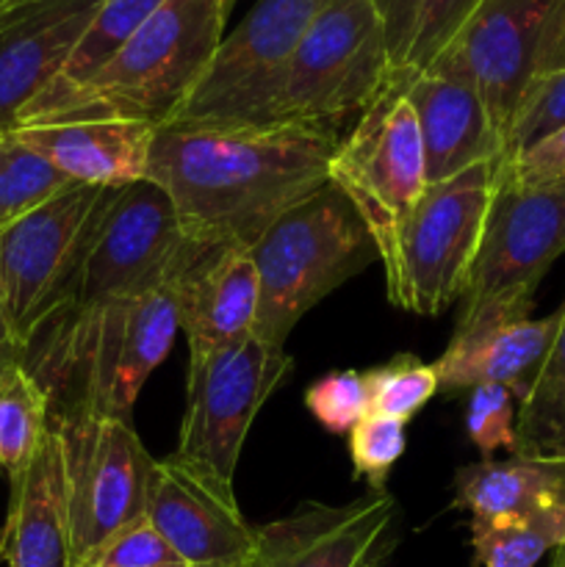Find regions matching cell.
Returning a JSON list of instances; mask_svg holds the SVG:
<instances>
[{
    "mask_svg": "<svg viewBox=\"0 0 565 567\" xmlns=\"http://www.w3.org/2000/svg\"><path fill=\"white\" fill-rule=\"evenodd\" d=\"M249 252L260 286L255 336L280 349L310 308L380 258L369 227L332 183L286 210Z\"/></svg>",
    "mask_w": 565,
    "mask_h": 567,
    "instance_id": "3",
    "label": "cell"
},
{
    "mask_svg": "<svg viewBox=\"0 0 565 567\" xmlns=\"http://www.w3.org/2000/svg\"><path fill=\"white\" fill-rule=\"evenodd\" d=\"M81 567H192L142 515L105 540Z\"/></svg>",
    "mask_w": 565,
    "mask_h": 567,
    "instance_id": "33",
    "label": "cell"
},
{
    "mask_svg": "<svg viewBox=\"0 0 565 567\" xmlns=\"http://www.w3.org/2000/svg\"><path fill=\"white\" fill-rule=\"evenodd\" d=\"M144 515L186 565H253L258 526L247 524L236 491L216 485L177 454L150 468Z\"/></svg>",
    "mask_w": 565,
    "mask_h": 567,
    "instance_id": "14",
    "label": "cell"
},
{
    "mask_svg": "<svg viewBox=\"0 0 565 567\" xmlns=\"http://www.w3.org/2000/svg\"><path fill=\"white\" fill-rule=\"evenodd\" d=\"M499 161H485L424 194L382 258L388 299L419 316H438L463 297L496 188Z\"/></svg>",
    "mask_w": 565,
    "mask_h": 567,
    "instance_id": "7",
    "label": "cell"
},
{
    "mask_svg": "<svg viewBox=\"0 0 565 567\" xmlns=\"http://www.w3.org/2000/svg\"><path fill=\"white\" fill-rule=\"evenodd\" d=\"M393 81L386 28L371 0H330L282 70L266 125H330L363 114Z\"/></svg>",
    "mask_w": 565,
    "mask_h": 567,
    "instance_id": "6",
    "label": "cell"
},
{
    "mask_svg": "<svg viewBox=\"0 0 565 567\" xmlns=\"http://www.w3.org/2000/svg\"><path fill=\"white\" fill-rule=\"evenodd\" d=\"M186 244L170 197L155 183L138 181L116 188L31 343L64 336L105 305L166 277Z\"/></svg>",
    "mask_w": 565,
    "mask_h": 567,
    "instance_id": "5",
    "label": "cell"
},
{
    "mask_svg": "<svg viewBox=\"0 0 565 567\" xmlns=\"http://www.w3.org/2000/svg\"><path fill=\"white\" fill-rule=\"evenodd\" d=\"M242 567H253V565H242Z\"/></svg>",
    "mask_w": 565,
    "mask_h": 567,
    "instance_id": "41",
    "label": "cell"
},
{
    "mask_svg": "<svg viewBox=\"0 0 565 567\" xmlns=\"http://www.w3.org/2000/svg\"><path fill=\"white\" fill-rule=\"evenodd\" d=\"M0 563H3V535H0Z\"/></svg>",
    "mask_w": 565,
    "mask_h": 567,
    "instance_id": "39",
    "label": "cell"
},
{
    "mask_svg": "<svg viewBox=\"0 0 565 567\" xmlns=\"http://www.w3.org/2000/svg\"><path fill=\"white\" fill-rule=\"evenodd\" d=\"M230 0H164L125 48L33 125L142 122L164 127L225 37Z\"/></svg>",
    "mask_w": 565,
    "mask_h": 567,
    "instance_id": "2",
    "label": "cell"
},
{
    "mask_svg": "<svg viewBox=\"0 0 565 567\" xmlns=\"http://www.w3.org/2000/svg\"><path fill=\"white\" fill-rule=\"evenodd\" d=\"M515 396L502 385H476L471 388L469 413H465V432L471 443L480 449L485 460L493 452L515 454Z\"/></svg>",
    "mask_w": 565,
    "mask_h": 567,
    "instance_id": "32",
    "label": "cell"
},
{
    "mask_svg": "<svg viewBox=\"0 0 565 567\" xmlns=\"http://www.w3.org/2000/svg\"><path fill=\"white\" fill-rule=\"evenodd\" d=\"M402 86L424 147L427 183H441L504 155V138L469 83L441 72H393Z\"/></svg>",
    "mask_w": 565,
    "mask_h": 567,
    "instance_id": "18",
    "label": "cell"
},
{
    "mask_svg": "<svg viewBox=\"0 0 565 567\" xmlns=\"http://www.w3.org/2000/svg\"><path fill=\"white\" fill-rule=\"evenodd\" d=\"M6 3V0H0V6H3Z\"/></svg>",
    "mask_w": 565,
    "mask_h": 567,
    "instance_id": "40",
    "label": "cell"
},
{
    "mask_svg": "<svg viewBox=\"0 0 565 567\" xmlns=\"http://www.w3.org/2000/svg\"><path fill=\"white\" fill-rule=\"evenodd\" d=\"M305 408L332 435H349L371 413L369 388L360 371H330L305 391Z\"/></svg>",
    "mask_w": 565,
    "mask_h": 567,
    "instance_id": "29",
    "label": "cell"
},
{
    "mask_svg": "<svg viewBox=\"0 0 565 567\" xmlns=\"http://www.w3.org/2000/svg\"><path fill=\"white\" fill-rule=\"evenodd\" d=\"M50 430V396L22 363L0 371V474L20 482L44 432Z\"/></svg>",
    "mask_w": 565,
    "mask_h": 567,
    "instance_id": "25",
    "label": "cell"
},
{
    "mask_svg": "<svg viewBox=\"0 0 565 567\" xmlns=\"http://www.w3.org/2000/svg\"><path fill=\"white\" fill-rule=\"evenodd\" d=\"M14 133L78 186L125 188L147 177L155 127L142 122H64L14 127Z\"/></svg>",
    "mask_w": 565,
    "mask_h": 567,
    "instance_id": "21",
    "label": "cell"
},
{
    "mask_svg": "<svg viewBox=\"0 0 565 567\" xmlns=\"http://www.w3.org/2000/svg\"><path fill=\"white\" fill-rule=\"evenodd\" d=\"M504 169L521 181H554L565 177V127L541 138L530 150L502 158Z\"/></svg>",
    "mask_w": 565,
    "mask_h": 567,
    "instance_id": "34",
    "label": "cell"
},
{
    "mask_svg": "<svg viewBox=\"0 0 565 567\" xmlns=\"http://www.w3.org/2000/svg\"><path fill=\"white\" fill-rule=\"evenodd\" d=\"M164 0H103L100 9L94 11L92 22L86 25V31L78 39L75 50L70 53L66 64L61 66L59 75L42 89L37 100L28 105L20 114L14 127H28L39 120L42 114H48L50 109H55L59 103H64L66 97L78 92V89L86 86L116 53L127 44V39L142 28V22L153 14Z\"/></svg>",
    "mask_w": 565,
    "mask_h": 567,
    "instance_id": "23",
    "label": "cell"
},
{
    "mask_svg": "<svg viewBox=\"0 0 565 567\" xmlns=\"http://www.w3.org/2000/svg\"><path fill=\"white\" fill-rule=\"evenodd\" d=\"M559 310L543 319H513L469 336H452L446 352L432 363L438 391L502 385L524 402L557 336Z\"/></svg>",
    "mask_w": 565,
    "mask_h": 567,
    "instance_id": "20",
    "label": "cell"
},
{
    "mask_svg": "<svg viewBox=\"0 0 565 567\" xmlns=\"http://www.w3.org/2000/svg\"><path fill=\"white\" fill-rule=\"evenodd\" d=\"M554 70H565V0H554L537 48L535 75Z\"/></svg>",
    "mask_w": 565,
    "mask_h": 567,
    "instance_id": "36",
    "label": "cell"
},
{
    "mask_svg": "<svg viewBox=\"0 0 565 567\" xmlns=\"http://www.w3.org/2000/svg\"><path fill=\"white\" fill-rule=\"evenodd\" d=\"M175 297L188 354L247 341L255 336L260 305L253 252L188 241L175 275Z\"/></svg>",
    "mask_w": 565,
    "mask_h": 567,
    "instance_id": "17",
    "label": "cell"
},
{
    "mask_svg": "<svg viewBox=\"0 0 565 567\" xmlns=\"http://www.w3.org/2000/svg\"><path fill=\"white\" fill-rule=\"evenodd\" d=\"M25 352H22V343L17 341L14 330H11V321L6 316L3 302H0V371L9 369V365L22 363Z\"/></svg>",
    "mask_w": 565,
    "mask_h": 567,
    "instance_id": "37",
    "label": "cell"
},
{
    "mask_svg": "<svg viewBox=\"0 0 565 567\" xmlns=\"http://www.w3.org/2000/svg\"><path fill=\"white\" fill-rule=\"evenodd\" d=\"M327 177L369 227L380 260L386 258L427 188L419 122L397 78L338 142Z\"/></svg>",
    "mask_w": 565,
    "mask_h": 567,
    "instance_id": "10",
    "label": "cell"
},
{
    "mask_svg": "<svg viewBox=\"0 0 565 567\" xmlns=\"http://www.w3.org/2000/svg\"><path fill=\"white\" fill-rule=\"evenodd\" d=\"M230 6H233V0H230Z\"/></svg>",
    "mask_w": 565,
    "mask_h": 567,
    "instance_id": "43",
    "label": "cell"
},
{
    "mask_svg": "<svg viewBox=\"0 0 565 567\" xmlns=\"http://www.w3.org/2000/svg\"><path fill=\"white\" fill-rule=\"evenodd\" d=\"M386 28L388 55H391L393 72H399L408 61L410 42H413L415 17H419L421 0H371Z\"/></svg>",
    "mask_w": 565,
    "mask_h": 567,
    "instance_id": "35",
    "label": "cell"
},
{
    "mask_svg": "<svg viewBox=\"0 0 565 567\" xmlns=\"http://www.w3.org/2000/svg\"><path fill=\"white\" fill-rule=\"evenodd\" d=\"M369 388L371 413L388 415L408 424L427 402L438 393V374L432 363L402 354L388 363L363 371Z\"/></svg>",
    "mask_w": 565,
    "mask_h": 567,
    "instance_id": "27",
    "label": "cell"
},
{
    "mask_svg": "<svg viewBox=\"0 0 565 567\" xmlns=\"http://www.w3.org/2000/svg\"><path fill=\"white\" fill-rule=\"evenodd\" d=\"M552 349L515 415V454L565 465V302Z\"/></svg>",
    "mask_w": 565,
    "mask_h": 567,
    "instance_id": "24",
    "label": "cell"
},
{
    "mask_svg": "<svg viewBox=\"0 0 565 567\" xmlns=\"http://www.w3.org/2000/svg\"><path fill=\"white\" fill-rule=\"evenodd\" d=\"M291 369L294 360L286 349L271 347L258 336L188 354V402L177 457L216 485L236 491L233 482L249 426Z\"/></svg>",
    "mask_w": 565,
    "mask_h": 567,
    "instance_id": "8",
    "label": "cell"
},
{
    "mask_svg": "<svg viewBox=\"0 0 565 567\" xmlns=\"http://www.w3.org/2000/svg\"><path fill=\"white\" fill-rule=\"evenodd\" d=\"M552 567H565V548H557V551H554Z\"/></svg>",
    "mask_w": 565,
    "mask_h": 567,
    "instance_id": "38",
    "label": "cell"
},
{
    "mask_svg": "<svg viewBox=\"0 0 565 567\" xmlns=\"http://www.w3.org/2000/svg\"><path fill=\"white\" fill-rule=\"evenodd\" d=\"M397 502L371 491L341 507L302 504L291 515L258 526L253 567H371L393 540Z\"/></svg>",
    "mask_w": 565,
    "mask_h": 567,
    "instance_id": "15",
    "label": "cell"
},
{
    "mask_svg": "<svg viewBox=\"0 0 565 567\" xmlns=\"http://www.w3.org/2000/svg\"><path fill=\"white\" fill-rule=\"evenodd\" d=\"M64 446L72 567L144 515L155 460L125 419L50 415Z\"/></svg>",
    "mask_w": 565,
    "mask_h": 567,
    "instance_id": "11",
    "label": "cell"
},
{
    "mask_svg": "<svg viewBox=\"0 0 565 567\" xmlns=\"http://www.w3.org/2000/svg\"><path fill=\"white\" fill-rule=\"evenodd\" d=\"M371 567H382V565H371Z\"/></svg>",
    "mask_w": 565,
    "mask_h": 567,
    "instance_id": "42",
    "label": "cell"
},
{
    "mask_svg": "<svg viewBox=\"0 0 565 567\" xmlns=\"http://www.w3.org/2000/svg\"><path fill=\"white\" fill-rule=\"evenodd\" d=\"M0 535L9 567H72L64 446L53 421L25 474L11 485Z\"/></svg>",
    "mask_w": 565,
    "mask_h": 567,
    "instance_id": "19",
    "label": "cell"
},
{
    "mask_svg": "<svg viewBox=\"0 0 565 567\" xmlns=\"http://www.w3.org/2000/svg\"><path fill=\"white\" fill-rule=\"evenodd\" d=\"M480 3L482 0H421L408 61L399 72L402 75L424 72L446 50V44L458 37V31L480 9Z\"/></svg>",
    "mask_w": 565,
    "mask_h": 567,
    "instance_id": "31",
    "label": "cell"
},
{
    "mask_svg": "<svg viewBox=\"0 0 565 567\" xmlns=\"http://www.w3.org/2000/svg\"><path fill=\"white\" fill-rule=\"evenodd\" d=\"M554 0H482L427 70L469 83L502 138L535 75L543 25Z\"/></svg>",
    "mask_w": 565,
    "mask_h": 567,
    "instance_id": "13",
    "label": "cell"
},
{
    "mask_svg": "<svg viewBox=\"0 0 565 567\" xmlns=\"http://www.w3.org/2000/svg\"><path fill=\"white\" fill-rule=\"evenodd\" d=\"M559 127H565V70L537 72L521 94V103L504 136L502 158L524 153Z\"/></svg>",
    "mask_w": 565,
    "mask_h": 567,
    "instance_id": "28",
    "label": "cell"
},
{
    "mask_svg": "<svg viewBox=\"0 0 565 567\" xmlns=\"http://www.w3.org/2000/svg\"><path fill=\"white\" fill-rule=\"evenodd\" d=\"M330 125L155 127L147 177L186 241L253 249L286 210L330 183Z\"/></svg>",
    "mask_w": 565,
    "mask_h": 567,
    "instance_id": "1",
    "label": "cell"
},
{
    "mask_svg": "<svg viewBox=\"0 0 565 567\" xmlns=\"http://www.w3.org/2000/svg\"><path fill=\"white\" fill-rule=\"evenodd\" d=\"M454 507L471 513V526L532 520L565 509V465L510 454L482 460L454 474Z\"/></svg>",
    "mask_w": 565,
    "mask_h": 567,
    "instance_id": "22",
    "label": "cell"
},
{
    "mask_svg": "<svg viewBox=\"0 0 565 567\" xmlns=\"http://www.w3.org/2000/svg\"><path fill=\"white\" fill-rule=\"evenodd\" d=\"M565 252V177L521 181L496 166V188L471 264L454 336L526 319L535 291Z\"/></svg>",
    "mask_w": 565,
    "mask_h": 567,
    "instance_id": "4",
    "label": "cell"
},
{
    "mask_svg": "<svg viewBox=\"0 0 565 567\" xmlns=\"http://www.w3.org/2000/svg\"><path fill=\"white\" fill-rule=\"evenodd\" d=\"M75 186L14 131L0 133V230Z\"/></svg>",
    "mask_w": 565,
    "mask_h": 567,
    "instance_id": "26",
    "label": "cell"
},
{
    "mask_svg": "<svg viewBox=\"0 0 565 567\" xmlns=\"http://www.w3.org/2000/svg\"><path fill=\"white\" fill-rule=\"evenodd\" d=\"M114 192L75 183L0 230V302L22 352L48 319Z\"/></svg>",
    "mask_w": 565,
    "mask_h": 567,
    "instance_id": "12",
    "label": "cell"
},
{
    "mask_svg": "<svg viewBox=\"0 0 565 567\" xmlns=\"http://www.w3.org/2000/svg\"><path fill=\"white\" fill-rule=\"evenodd\" d=\"M330 0H258L222 37L208 66L164 127H266L282 70Z\"/></svg>",
    "mask_w": 565,
    "mask_h": 567,
    "instance_id": "9",
    "label": "cell"
},
{
    "mask_svg": "<svg viewBox=\"0 0 565 567\" xmlns=\"http://www.w3.org/2000/svg\"><path fill=\"white\" fill-rule=\"evenodd\" d=\"M103 0H6L0 6V133L14 131L75 50Z\"/></svg>",
    "mask_w": 565,
    "mask_h": 567,
    "instance_id": "16",
    "label": "cell"
},
{
    "mask_svg": "<svg viewBox=\"0 0 565 567\" xmlns=\"http://www.w3.org/2000/svg\"><path fill=\"white\" fill-rule=\"evenodd\" d=\"M404 446H408V435H404L402 421L369 413L349 432V457H352L355 476H363L371 491H382L393 465L404 454Z\"/></svg>",
    "mask_w": 565,
    "mask_h": 567,
    "instance_id": "30",
    "label": "cell"
}]
</instances>
